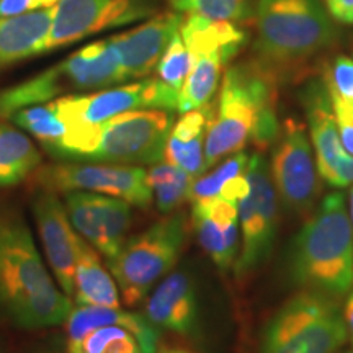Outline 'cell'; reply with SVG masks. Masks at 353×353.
Masks as SVG:
<instances>
[{"label":"cell","instance_id":"cell-5","mask_svg":"<svg viewBox=\"0 0 353 353\" xmlns=\"http://www.w3.org/2000/svg\"><path fill=\"white\" fill-rule=\"evenodd\" d=\"M121 82H126V77L110 39L88 43L59 64L0 90V118H10L19 110L61 97L108 88Z\"/></svg>","mask_w":353,"mask_h":353},{"label":"cell","instance_id":"cell-15","mask_svg":"<svg viewBox=\"0 0 353 353\" xmlns=\"http://www.w3.org/2000/svg\"><path fill=\"white\" fill-rule=\"evenodd\" d=\"M65 211L72 228L108 260L125 245L131 224L128 201L92 192H69Z\"/></svg>","mask_w":353,"mask_h":353},{"label":"cell","instance_id":"cell-18","mask_svg":"<svg viewBox=\"0 0 353 353\" xmlns=\"http://www.w3.org/2000/svg\"><path fill=\"white\" fill-rule=\"evenodd\" d=\"M192 218L203 250L221 272H228L239 255L241 226L237 205L219 196L195 201Z\"/></svg>","mask_w":353,"mask_h":353},{"label":"cell","instance_id":"cell-26","mask_svg":"<svg viewBox=\"0 0 353 353\" xmlns=\"http://www.w3.org/2000/svg\"><path fill=\"white\" fill-rule=\"evenodd\" d=\"M195 176L170 162H157L148 172V182L151 187L156 205L162 213H170L179 208L188 198L190 187Z\"/></svg>","mask_w":353,"mask_h":353},{"label":"cell","instance_id":"cell-33","mask_svg":"<svg viewBox=\"0 0 353 353\" xmlns=\"http://www.w3.org/2000/svg\"><path fill=\"white\" fill-rule=\"evenodd\" d=\"M325 183L332 188H347L353 185V156L345 152L343 156L335 162V165L330 170Z\"/></svg>","mask_w":353,"mask_h":353},{"label":"cell","instance_id":"cell-12","mask_svg":"<svg viewBox=\"0 0 353 353\" xmlns=\"http://www.w3.org/2000/svg\"><path fill=\"white\" fill-rule=\"evenodd\" d=\"M152 12L151 0H61L52 7V21L41 54L92 34L144 20Z\"/></svg>","mask_w":353,"mask_h":353},{"label":"cell","instance_id":"cell-1","mask_svg":"<svg viewBox=\"0 0 353 353\" xmlns=\"http://www.w3.org/2000/svg\"><path fill=\"white\" fill-rule=\"evenodd\" d=\"M275 82L257 64H237L224 72L219 99L210 110L205 138L206 170L247 144L267 148L278 138Z\"/></svg>","mask_w":353,"mask_h":353},{"label":"cell","instance_id":"cell-11","mask_svg":"<svg viewBox=\"0 0 353 353\" xmlns=\"http://www.w3.org/2000/svg\"><path fill=\"white\" fill-rule=\"evenodd\" d=\"M249 193L237 203L242 247L234 272L242 278L267 262L278 234V195L272 182L270 165L262 154L255 152L247 165Z\"/></svg>","mask_w":353,"mask_h":353},{"label":"cell","instance_id":"cell-9","mask_svg":"<svg viewBox=\"0 0 353 353\" xmlns=\"http://www.w3.org/2000/svg\"><path fill=\"white\" fill-rule=\"evenodd\" d=\"M174 126L167 110H132L99 125V138L88 161L120 165H154L164 159Z\"/></svg>","mask_w":353,"mask_h":353},{"label":"cell","instance_id":"cell-29","mask_svg":"<svg viewBox=\"0 0 353 353\" xmlns=\"http://www.w3.org/2000/svg\"><path fill=\"white\" fill-rule=\"evenodd\" d=\"M179 13L221 21H245L254 13L252 0H169Z\"/></svg>","mask_w":353,"mask_h":353},{"label":"cell","instance_id":"cell-8","mask_svg":"<svg viewBox=\"0 0 353 353\" xmlns=\"http://www.w3.org/2000/svg\"><path fill=\"white\" fill-rule=\"evenodd\" d=\"M183 241L185 218L174 214L125 242L120 252L108 260L110 272L117 278L125 304L136 306L148 298L159 278L174 268Z\"/></svg>","mask_w":353,"mask_h":353},{"label":"cell","instance_id":"cell-36","mask_svg":"<svg viewBox=\"0 0 353 353\" xmlns=\"http://www.w3.org/2000/svg\"><path fill=\"white\" fill-rule=\"evenodd\" d=\"M347 303L343 306V317H345V324H347V330H348V339L352 341L353 345V288L350 293L347 294Z\"/></svg>","mask_w":353,"mask_h":353},{"label":"cell","instance_id":"cell-39","mask_svg":"<svg viewBox=\"0 0 353 353\" xmlns=\"http://www.w3.org/2000/svg\"><path fill=\"white\" fill-rule=\"evenodd\" d=\"M337 353H353V348H350V350H343V352H337Z\"/></svg>","mask_w":353,"mask_h":353},{"label":"cell","instance_id":"cell-20","mask_svg":"<svg viewBox=\"0 0 353 353\" xmlns=\"http://www.w3.org/2000/svg\"><path fill=\"white\" fill-rule=\"evenodd\" d=\"M304 107H306L311 141L316 151L317 174L322 180H325L335 162L347 151L342 145L332 101L324 82L317 81L307 87L304 95Z\"/></svg>","mask_w":353,"mask_h":353},{"label":"cell","instance_id":"cell-34","mask_svg":"<svg viewBox=\"0 0 353 353\" xmlns=\"http://www.w3.org/2000/svg\"><path fill=\"white\" fill-rule=\"evenodd\" d=\"M332 20L343 25H353V0H324Z\"/></svg>","mask_w":353,"mask_h":353},{"label":"cell","instance_id":"cell-23","mask_svg":"<svg viewBox=\"0 0 353 353\" xmlns=\"http://www.w3.org/2000/svg\"><path fill=\"white\" fill-rule=\"evenodd\" d=\"M210 110L211 107H205L185 112L172 126L165 144V161L180 167L192 176H200L206 172L205 138Z\"/></svg>","mask_w":353,"mask_h":353},{"label":"cell","instance_id":"cell-17","mask_svg":"<svg viewBox=\"0 0 353 353\" xmlns=\"http://www.w3.org/2000/svg\"><path fill=\"white\" fill-rule=\"evenodd\" d=\"M182 21L180 13H162L136 28L108 38L117 51L126 81L149 76L157 68Z\"/></svg>","mask_w":353,"mask_h":353},{"label":"cell","instance_id":"cell-27","mask_svg":"<svg viewBox=\"0 0 353 353\" xmlns=\"http://www.w3.org/2000/svg\"><path fill=\"white\" fill-rule=\"evenodd\" d=\"M10 120L21 130L41 141V144L48 151H51L68 134V126L59 118L52 101L19 110L12 114Z\"/></svg>","mask_w":353,"mask_h":353},{"label":"cell","instance_id":"cell-6","mask_svg":"<svg viewBox=\"0 0 353 353\" xmlns=\"http://www.w3.org/2000/svg\"><path fill=\"white\" fill-rule=\"evenodd\" d=\"M347 341L339 301L301 290L265 324L255 353H337Z\"/></svg>","mask_w":353,"mask_h":353},{"label":"cell","instance_id":"cell-21","mask_svg":"<svg viewBox=\"0 0 353 353\" xmlns=\"http://www.w3.org/2000/svg\"><path fill=\"white\" fill-rule=\"evenodd\" d=\"M103 325H121L131 330L138 337L143 353H156L159 342V330L145 316L123 311L120 307L79 306L70 311L65 319L68 330V352L74 350L85 335Z\"/></svg>","mask_w":353,"mask_h":353},{"label":"cell","instance_id":"cell-7","mask_svg":"<svg viewBox=\"0 0 353 353\" xmlns=\"http://www.w3.org/2000/svg\"><path fill=\"white\" fill-rule=\"evenodd\" d=\"M180 34L190 52V70L179 94L176 112L208 107L218 90L223 69L245 43V33L232 21L188 15Z\"/></svg>","mask_w":353,"mask_h":353},{"label":"cell","instance_id":"cell-10","mask_svg":"<svg viewBox=\"0 0 353 353\" xmlns=\"http://www.w3.org/2000/svg\"><path fill=\"white\" fill-rule=\"evenodd\" d=\"M68 132L90 130L118 114L132 110L179 108V92L159 79H144L126 85L101 88L94 94H74L52 100Z\"/></svg>","mask_w":353,"mask_h":353},{"label":"cell","instance_id":"cell-24","mask_svg":"<svg viewBox=\"0 0 353 353\" xmlns=\"http://www.w3.org/2000/svg\"><path fill=\"white\" fill-rule=\"evenodd\" d=\"M120 290L101 265L99 254L82 241L74 275V298L81 306L120 307Z\"/></svg>","mask_w":353,"mask_h":353},{"label":"cell","instance_id":"cell-38","mask_svg":"<svg viewBox=\"0 0 353 353\" xmlns=\"http://www.w3.org/2000/svg\"><path fill=\"white\" fill-rule=\"evenodd\" d=\"M350 221H352V229H353V190L350 193Z\"/></svg>","mask_w":353,"mask_h":353},{"label":"cell","instance_id":"cell-4","mask_svg":"<svg viewBox=\"0 0 353 353\" xmlns=\"http://www.w3.org/2000/svg\"><path fill=\"white\" fill-rule=\"evenodd\" d=\"M254 13L255 51L268 65L304 63L339 38L322 0H257Z\"/></svg>","mask_w":353,"mask_h":353},{"label":"cell","instance_id":"cell-13","mask_svg":"<svg viewBox=\"0 0 353 353\" xmlns=\"http://www.w3.org/2000/svg\"><path fill=\"white\" fill-rule=\"evenodd\" d=\"M37 182L48 192H92L117 196L130 205L148 208L152 190L148 172L139 165L120 164H59L44 167Z\"/></svg>","mask_w":353,"mask_h":353},{"label":"cell","instance_id":"cell-19","mask_svg":"<svg viewBox=\"0 0 353 353\" xmlns=\"http://www.w3.org/2000/svg\"><path fill=\"white\" fill-rule=\"evenodd\" d=\"M145 319L159 329L180 335L195 332L198 298L192 278L183 272L167 276L145 303Z\"/></svg>","mask_w":353,"mask_h":353},{"label":"cell","instance_id":"cell-37","mask_svg":"<svg viewBox=\"0 0 353 353\" xmlns=\"http://www.w3.org/2000/svg\"><path fill=\"white\" fill-rule=\"evenodd\" d=\"M162 353H192V352L183 350V348H170V350H165V352H162Z\"/></svg>","mask_w":353,"mask_h":353},{"label":"cell","instance_id":"cell-32","mask_svg":"<svg viewBox=\"0 0 353 353\" xmlns=\"http://www.w3.org/2000/svg\"><path fill=\"white\" fill-rule=\"evenodd\" d=\"M61 0H0V17H13L21 13L46 10Z\"/></svg>","mask_w":353,"mask_h":353},{"label":"cell","instance_id":"cell-30","mask_svg":"<svg viewBox=\"0 0 353 353\" xmlns=\"http://www.w3.org/2000/svg\"><path fill=\"white\" fill-rule=\"evenodd\" d=\"M250 156L245 152H236L231 157H228L226 161L221 164L214 172H211L208 175H200L195 176L190 187L188 200L192 203L201 201V200H211V198L219 196L221 190L224 188L229 180L232 176H237L244 174L249 165Z\"/></svg>","mask_w":353,"mask_h":353},{"label":"cell","instance_id":"cell-2","mask_svg":"<svg viewBox=\"0 0 353 353\" xmlns=\"http://www.w3.org/2000/svg\"><path fill=\"white\" fill-rule=\"evenodd\" d=\"M0 309L23 329L52 327L72 311L44 267L32 232L19 216L0 211Z\"/></svg>","mask_w":353,"mask_h":353},{"label":"cell","instance_id":"cell-31","mask_svg":"<svg viewBox=\"0 0 353 353\" xmlns=\"http://www.w3.org/2000/svg\"><path fill=\"white\" fill-rule=\"evenodd\" d=\"M156 69L159 81L167 83L180 94L190 70V52L185 46L180 30L174 34Z\"/></svg>","mask_w":353,"mask_h":353},{"label":"cell","instance_id":"cell-3","mask_svg":"<svg viewBox=\"0 0 353 353\" xmlns=\"http://www.w3.org/2000/svg\"><path fill=\"white\" fill-rule=\"evenodd\" d=\"M293 285L335 301L353 288V229L347 200L332 192L293 237L286 255Z\"/></svg>","mask_w":353,"mask_h":353},{"label":"cell","instance_id":"cell-25","mask_svg":"<svg viewBox=\"0 0 353 353\" xmlns=\"http://www.w3.org/2000/svg\"><path fill=\"white\" fill-rule=\"evenodd\" d=\"M41 162L38 149L23 132L0 123V187L20 183Z\"/></svg>","mask_w":353,"mask_h":353},{"label":"cell","instance_id":"cell-28","mask_svg":"<svg viewBox=\"0 0 353 353\" xmlns=\"http://www.w3.org/2000/svg\"><path fill=\"white\" fill-rule=\"evenodd\" d=\"M68 353H143L134 334L121 325H103L90 330L81 343Z\"/></svg>","mask_w":353,"mask_h":353},{"label":"cell","instance_id":"cell-16","mask_svg":"<svg viewBox=\"0 0 353 353\" xmlns=\"http://www.w3.org/2000/svg\"><path fill=\"white\" fill-rule=\"evenodd\" d=\"M33 214L48 263L61 290L68 296H72L76 263L83 239L74 232L68 211L64 210V205L54 192L44 190L38 193L33 200Z\"/></svg>","mask_w":353,"mask_h":353},{"label":"cell","instance_id":"cell-35","mask_svg":"<svg viewBox=\"0 0 353 353\" xmlns=\"http://www.w3.org/2000/svg\"><path fill=\"white\" fill-rule=\"evenodd\" d=\"M337 126L343 149H345L350 156H353V125L347 121H337Z\"/></svg>","mask_w":353,"mask_h":353},{"label":"cell","instance_id":"cell-22","mask_svg":"<svg viewBox=\"0 0 353 353\" xmlns=\"http://www.w3.org/2000/svg\"><path fill=\"white\" fill-rule=\"evenodd\" d=\"M51 21L52 7L21 15L0 17V69L41 54Z\"/></svg>","mask_w":353,"mask_h":353},{"label":"cell","instance_id":"cell-14","mask_svg":"<svg viewBox=\"0 0 353 353\" xmlns=\"http://www.w3.org/2000/svg\"><path fill=\"white\" fill-rule=\"evenodd\" d=\"M278 136L270 167L278 200L293 213L307 214L314 208L319 183L306 130L296 120H288Z\"/></svg>","mask_w":353,"mask_h":353}]
</instances>
